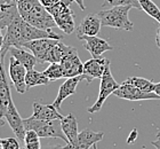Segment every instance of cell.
I'll return each mask as SVG.
<instances>
[{
  "instance_id": "cell-35",
  "label": "cell",
  "mask_w": 160,
  "mask_h": 149,
  "mask_svg": "<svg viewBox=\"0 0 160 149\" xmlns=\"http://www.w3.org/2000/svg\"><path fill=\"white\" fill-rule=\"evenodd\" d=\"M61 1H63V3H65L67 5H69V6H71V5L73 3V0H61Z\"/></svg>"
},
{
  "instance_id": "cell-32",
  "label": "cell",
  "mask_w": 160,
  "mask_h": 149,
  "mask_svg": "<svg viewBox=\"0 0 160 149\" xmlns=\"http://www.w3.org/2000/svg\"><path fill=\"white\" fill-rule=\"evenodd\" d=\"M3 30V28H2V25L0 24V52H1V48H2V44H3V36H2V31Z\"/></svg>"
},
{
  "instance_id": "cell-24",
  "label": "cell",
  "mask_w": 160,
  "mask_h": 149,
  "mask_svg": "<svg viewBox=\"0 0 160 149\" xmlns=\"http://www.w3.org/2000/svg\"><path fill=\"white\" fill-rule=\"evenodd\" d=\"M43 73L46 75V77L50 82L64 78V73L63 70H62V67H61V63H50L49 67L43 71Z\"/></svg>"
},
{
  "instance_id": "cell-34",
  "label": "cell",
  "mask_w": 160,
  "mask_h": 149,
  "mask_svg": "<svg viewBox=\"0 0 160 149\" xmlns=\"http://www.w3.org/2000/svg\"><path fill=\"white\" fill-rule=\"evenodd\" d=\"M154 93L160 96V83L156 84V86H154Z\"/></svg>"
},
{
  "instance_id": "cell-19",
  "label": "cell",
  "mask_w": 160,
  "mask_h": 149,
  "mask_svg": "<svg viewBox=\"0 0 160 149\" xmlns=\"http://www.w3.org/2000/svg\"><path fill=\"white\" fill-rule=\"evenodd\" d=\"M9 53H10V55L13 57H15L18 62L22 63V64L27 68V70L33 69L34 66L38 63L37 57L34 56L31 52L25 51V48H23V47H15V46L10 47Z\"/></svg>"
},
{
  "instance_id": "cell-8",
  "label": "cell",
  "mask_w": 160,
  "mask_h": 149,
  "mask_svg": "<svg viewBox=\"0 0 160 149\" xmlns=\"http://www.w3.org/2000/svg\"><path fill=\"white\" fill-rule=\"evenodd\" d=\"M119 99L128 100V101H143V100H160V96L154 92H144L137 88L132 84L123 82L119 87L113 92Z\"/></svg>"
},
{
  "instance_id": "cell-31",
  "label": "cell",
  "mask_w": 160,
  "mask_h": 149,
  "mask_svg": "<svg viewBox=\"0 0 160 149\" xmlns=\"http://www.w3.org/2000/svg\"><path fill=\"white\" fill-rule=\"evenodd\" d=\"M156 44H157V46L160 48V25L157 30V35H156Z\"/></svg>"
},
{
  "instance_id": "cell-39",
  "label": "cell",
  "mask_w": 160,
  "mask_h": 149,
  "mask_svg": "<svg viewBox=\"0 0 160 149\" xmlns=\"http://www.w3.org/2000/svg\"><path fill=\"white\" fill-rule=\"evenodd\" d=\"M0 118H1V117H0Z\"/></svg>"
},
{
  "instance_id": "cell-17",
  "label": "cell",
  "mask_w": 160,
  "mask_h": 149,
  "mask_svg": "<svg viewBox=\"0 0 160 149\" xmlns=\"http://www.w3.org/2000/svg\"><path fill=\"white\" fill-rule=\"evenodd\" d=\"M33 114L32 116L41 120H61L63 116L54 104H42L39 102H33Z\"/></svg>"
},
{
  "instance_id": "cell-10",
  "label": "cell",
  "mask_w": 160,
  "mask_h": 149,
  "mask_svg": "<svg viewBox=\"0 0 160 149\" xmlns=\"http://www.w3.org/2000/svg\"><path fill=\"white\" fill-rule=\"evenodd\" d=\"M110 64V60L107 57H92L83 63V79H86L88 84H90L92 80L96 78L101 79V77L103 76L105 71V68Z\"/></svg>"
},
{
  "instance_id": "cell-22",
  "label": "cell",
  "mask_w": 160,
  "mask_h": 149,
  "mask_svg": "<svg viewBox=\"0 0 160 149\" xmlns=\"http://www.w3.org/2000/svg\"><path fill=\"white\" fill-rule=\"evenodd\" d=\"M141 8L160 24V9L152 0H138Z\"/></svg>"
},
{
  "instance_id": "cell-9",
  "label": "cell",
  "mask_w": 160,
  "mask_h": 149,
  "mask_svg": "<svg viewBox=\"0 0 160 149\" xmlns=\"http://www.w3.org/2000/svg\"><path fill=\"white\" fill-rule=\"evenodd\" d=\"M0 117L3 119H6L8 124H9L10 129L13 130L14 134L16 136V138L20 140L21 142H24V136H25V132L27 130L24 127V123H23V118L20 116V114L17 111L16 107L14 104V102L9 103V106L5 111H3Z\"/></svg>"
},
{
  "instance_id": "cell-20",
  "label": "cell",
  "mask_w": 160,
  "mask_h": 149,
  "mask_svg": "<svg viewBox=\"0 0 160 149\" xmlns=\"http://www.w3.org/2000/svg\"><path fill=\"white\" fill-rule=\"evenodd\" d=\"M50 80L46 77V75L42 72H39L37 70L31 69L27 71V76H25V84H27V88L30 89L31 87L40 86V85H47Z\"/></svg>"
},
{
  "instance_id": "cell-15",
  "label": "cell",
  "mask_w": 160,
  "mask_h": 149,
  "mask_svg": "<svg viewBox=\"0 0 160 149\" xmlns=\"http://www.w3.org/2000/svg\"><path fill=\"white\" fill-rule=\"evenodd\" d=\"M13 101L10 94V87L8 83L6 71L3 68V59L0 57V115L8 108L9 103Z\"/></svg>"
},
{
  "instance_id": "cell-14",
  "label": "cell",
  "mask_w": 160,
  "mask_h": 149,
  "mask_svg": "<svg viewBox=\"0 0 160 149\" xmlns=\"http://www.w3.org/2000/svg\"><path fill=\"white\" fill-rule=\"evenodd\" d=\"M83 79L82 75L81 76H77V77H71V78H67V80L64 82L62 85L60 86L58 89V93H57V96L55 98V101H54V106L56 107L57 109H61V106L65 99H68L70 95L74 94L76 91H77V86L78 84Z\"/></svg>"
},
{
  "instance_id": "cell-18",
  "label": "cell",
  "mask_w": 160,
  "mask_h": 149,
  "mask_svg": "<svg viewBox=\"0 0 160 149\" xmlns=\"http://www.w3.org/2000/svg\"><path fill=\"white\" fill-rule=\"evenodd\" d=\"M61 127H62L64 136H67L68 143L70 145L71 149H72V147L74 146V143L77 141L78 134H79L78 122L73 114H69L65 117L63 116V118L61 119Z\"/></svg>"
},
{
  "instance_id": "cell-28",
  "label": "cell",
  "mask_w": 160,
  "mask_h": 149,
  "mask_svg": "<svg viewBox=\"0 0 160 149\" xmlns=\"http://www.w3.org/2000/svg\"><path fill=\"white\" fill-rule=\"evenodd\" d=\"M137 138V131L136 130H133V132L130 133V136H128V139H127V142L128 143H133L135 141V139Z\"/></svg>"
},
{
  "instance_id": "cell-36",
  "label": "cell",
  "mask_w": 160,
  "mask_h": 149,
  "mask_svg": "<svg viewBox=\"0 0 160 149\" xmlns=\"http://www.w3.org/2000/svg\"><path fill=\"white\" fill-rule=\"evenodd\" d=\"M3 124V118H0V126ZM0 149H2V146H1V139H0Z\"/></svg>"
},
{
  "instance_id": "cell-11",
  "label": "cell",
  "mask_w": 160,
  "mask_h": 149,
  "mask_svg": "<svg viewBox=\"0 0 160 149\" xmlns=\"http://www.w3.org/2000/svg\"><path fill=\"white\" fill-rule=\"evenodd\" d=\"M27 68L18 62L15 57H10L9 67H8V76H9L14 87L21 94L27 92V84H25V76H27Z\"/></svg>"
},
{
  "instance_id": "cell-5",
  "label": "cell",
  "mask_w": 160,
  "mask_h": 149,
  "mask_svg": "<svg viewBox=\"0 0 160 149\" xmlns=\"http://www.w3.org/2000/svg\"><path fill=\"white\" fill-rule=\"evenodd\" d=\"M110 66H108L107 68H105V71H104L103 76L101 77L100 92H98L97 100L95 101V103H94L93 106L89 107V108L87 109V111L89 114H95V113H97V111H100V110L102 109L103 103L105 102V100L108 99V96H110V94H113L114 91L120 86L119 84L116 82L113 76H112Z\"/></svg>"
},
{
  "instance_id": "cell-37",
  "label": "cell",
  "mask_w": 160,
  "mask_h": 149,
  "mask_svg": "<svg viewBox=\"0 0 160 149\" xmlns=\"http://www.w3.org/2000/svg\"><path fill=\"white\" fill-rule=\"evenodd\" d=\"M157 138H160V132L157 133Z\"/></svg>"
},
{
  "instance_id": "cell-7",
  "label": "cell",
  "mask_w": 160,
  "mask_h": 149,
  "mask_svg": "<svg viewBox=\"0 0 160 149\" xmlns=\"http://www.w3.org/2000/svg\"><path fill=\"white\" fill-rule=\"evenodd\" d=\"M58 41V39L53 38H40L34 39L31 41H28L23 45V48L29 50L34 56L37 57L38 63H46L48 62V57L52 48L55 46V44Z\"/></svg>"
},
{
  "instance_id": "cell-12",
  "label": "cell",
  "mask_w": 160,
  "mask_h": 149,
  "mask_svg": "<svg viewBox=\"0 0 160 149\" xmlns=\"http://www.w3.org/2000/svg\"><path fill=\"white\" fill-rule=\"evenodd\" d=\"M102 24L98 14H89L85 16L80 22L79 27L77 29L78 39L81 40L82 37L87 36H97Z\"/></svg>"
},
{
  "instance_id": "cell-1",
  "label": "cell",
  "mask_w": 160,
  "mask_h": 149,
  "mask_svg": "<svg viewBox=\"0 0 160 149\" xmlns=\"http://www.w3.org/2000/svg\"><path fill=\"white\" fill-rule=\"evenodd\" d=\"M17 9L24 21L39 29H52L55 21L39 0H16Z\"/></svg>"
},
{
  "instance_id": "cell-26",
  "label": "cell",
  "mask_w": 160,
  "mask_h": 149,
  "mask_svg": "<svg viewBox=\"0 0 160 149\" xmlns=\"http://www.w3.org/2000/svg\"><path fill=\"white\" fill-rule=\"evenodd\" d=\"M1 146H2V149H21L20 140H17L16 138L1 139Z\"/></svg>"
},
{
  "instance_id": "cell-27",
  "label": "cell",
  "mask_w": 160,
  "mask_h": 149,
  "mask_svg": "<svg viewBox=\"0 0 160 149\" xmlns=\"http://www.w3.org/2000/svg\"><path fill=\"white\" fill-rule=\"evenodd\" d=\"M39 1L46 9H48V8H50V7L55 6L57 3H60L61 0H39Z\"/></svg>"
},
{
  "instance_id": "cell-3",
  "label": "cell",
  "mask_w": 160,
  "mask_h": 149,
  "mask_svg": "<svg viewBox=\"0 0 160 149\" xmlns=\"http://www.w3.org/2000/svg\"><path fill=\"white\" fill-rule=\"evenodd\" d=\"M23 123L25 130H33L40 138H57L68 143L67 136L61 127V120H41L31 116L23 119Z\"/></svg>"
},
{
  "instance_id": "cell-6",
  "label": "cell",
  "mask_w": 160,
  "mask_h": 149,
  "mask_svg": "<svg viewBox=\"0 0 160 149\" xmlns=\"http://www.w3.org/2000/svg\"><path fill=\"white\" fill-rule=\"evenodd\" d=\"M60 63L62 70H63L64 78H71V77H77L82 75L83 64L78 55L77 48L68 46L67 52Z\"/></svg>"
},
{
  "instance_id": "cell-13",
  "label": "cell",
  "mask_w": 160,
  "mask_h": 149,
  "mask_svg": "<svg viewBox=\"0 0 160 149\" xmlns=\"http://www.w3.org/2000/svg\"><path fill=\"white\" fill-rule=\"evenodd\" d=\"M81 40L85 41V48L89 52L93 57H101L103 53L113 50V47L111 46L107 40L102 39L97 36L82 37Z\"/></svg>"
},
{
  "instance_id": "cell-21",
  "label": "cell",
  "mask_w": 160,
  "mask_h": 149,
  "mask_svg": "<svg viewBox=\"0 0 160 149\" xmlns=\"http://www.w3.org/2000/svg\"><path fill=\"white\" fill-rule=\"evenodd\" d=\"M125 83L132 84L144 92H154V86H156V83L142 77H129L125 80Z\"/></svg>"
},
{
  "instance_id": "cell-2",
  "label": "cell",
  "mask_w": 160,
  "mask_h": 149,
  "mask_svg": "<svg viewBox=\"0 0 160 149\" xmlns=\"http://www.w3.org/2000/svg\"><path fill=\"white\" fill-rule=\"evenodd\" d=\"M130 8V6H112L108 9L100 10L97 14L101 19L102 27L132 31L134 29V24L128 17Z\"/></svg>"
},
{
  "instance_id": "cell-4",
  "label": "cell",
  "mask_w": 160,
  "mask_h": 149,
  "mask_svg": "<svg viewBox=\"0 0 160 149\" xmlns=\"http://www.w3.org/2000/svg\"><path fill=\"white\" fill-rule=\"evenodd\" d=\"M49 14L53 16L56 27L60 28L64 33L71 35L74 30V13L70 6L63 1L57 3L55 6L48 8Z\"/></svg>"
},
{
  "instance_id": "cell-29",
  "label": "cell",
  "mask_w": 160,
  "mask_h": 149,
  "mask_svg": "<svg viewBox=\"0 0 160 149\" xmlns=\"http://www.w3.org/2000/svg\"><path fill=\"white\" fill-rule=\"evenodd\" d=\"M16 3V0H0V7L7 6V5H13Z\"/></svg>"
},
{
  "instance_id": "cell-23",
  "label": "cell",
  "mask_w": 160,
  "mask_h": 149,
  "mask_svg": "<svg viewBox=\"0 0 160 149\" xmlns=\"http://www.w3.org/2000/svg\"><path fill=\"white\" fill-rule=\"evenodd\" d=\"M24 149H41L40 136L33 130H27L24 136Z\"/></svg>"
},
{
  "instance_id": "cell-25",
  "label": "cell",
  "mask_w": 160,
  "mask_h": 149,
  "mask_svg": "<svg viewBox=\"0 0 160 149\" xmlns=\"http://www.w3.org/2000/svg\"><path fill=\"white\" fill-rule=\"evenodd\" d=\"M103 7L107 6H130L132 8H136V9H142L138 0H104Z\"/></svg>"
},
{
  "instance_id": "cell-16",
  "label": "cell",
  "mask_w": 160,
  "mask_h": 149,
  "mask_svg": "<svg viewBox=\"0 0 160 149\" xmlns=\"http://www.w3.org/2000/svg\"><path fill=\"white\" fill-rule=\"evenodd\" d=\"M103 132H94L90 129H85L79 132L77 141L72 149H89L92 146L96 145L103 139Z\"/></svg>"
},
{
  "instance_id": "cell-30",
  "label": "cell",
  "mask_w": 160,
  "mask_h": 149,
  "mask_svg": "<svg viewBox=\"0 0 160 149\" xmlns=\"http://www.w3.org/2000/svg\"><path fill=\"white\" fill-rule=\"evenodd\" d=\"M73 1L77 3L78 6L80 7V9H81V10L86 9V6H85V3H83V0H73Z\"/></svg>"
},
{
  "instance_id": "cell-38",
  "label": "cell",
  "mask_w": 160,
  "mask_h": 149,
  "mask_svg": "<svg viewBox=\"0 0 160 149\" xmlns=\"http://www.w3.org/2000/svg\"><path fill=\"white\" fill-rule=\"evenodd\" d=\"M93 148H94V149H97V147H96V145H94V146H93Z\"/></svg>"
},
{
  "instance_id": "cell-33",
  "label": "cell",
  "mask_w": 160,
  "mask_h": 149,
  "mask_svg": "<svg viewBox=\"0 0 160 149\" xmlns=\"http://www.w3.org/2000/svg\"><path fill=\"white\" fill-rule=\"evenodd\" d=\"M152 145H153V146L156 147L157 149H160V138H158L157 140L152 141Z\"/></svg>"
}]
</instances>
